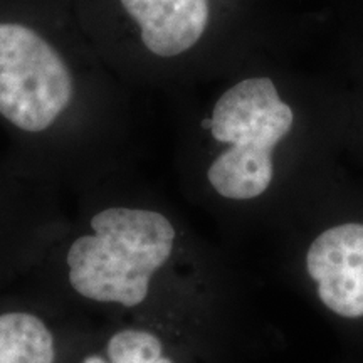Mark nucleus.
Returning <instances> with one entry per match:
<instances>
[{"instance_id": "2", "label": "nucleus", "mask_w": 363, "mask_h": 363, "mask_svg": "<svg viewBox=\"0 0 363 363\" xmlns=\"http://www.w3.org/2000/svg\"><path fill=\"white\" fill-rule=\"evenodd\" d=\"M301 123L298 104L278 79H234L182 150V194L229 238L272 233L340 167L305 138Z\"/></svg>"}, {"instance_id": "4", "label": "nucleus", "mask_w": 363, "mask_h": 363, "mask_svg": "<svg viewBox=\"0 0 363 363\" xmlns=\"http://www.w3.org/2000/svg\"><path fill=\"white\" fill-rule=\"evenodd\" d=\"M81 101L78 72L56 45L24 24L0 22V116L43 143L39 179L61 192L118 172L81 133Z\"/></svg>"}, {"instance_id": "3", "label": "nucleus", "mask_w": 363, "mask_h": 363, "mask_svg": "<svg viewBox=\"0 0 363 363\" xmlns=\"http://www.w3.org/2000/svg\"><path fill=\"white\" fill-rule=\"evenodd\" d=\"M276 269L363 363V169L340 165L272 233Z\"/></svg>"}, {"instance_id": "5", "label": "nucleus", "mask_w": 363, "mask_h": 363, "mask_svg": "<svg viewBox=\"0 0 363 363\" xmlns=\"http://www.w3.org/2000/svg\"><path fill=\"white\" fill-rule=\"evenodd\" d=\"M140 29L150 56L172 61L201 43L208 26V0H121Z\"/></svg>"}, {"instance_id": "1", "label": "nucleus", "mask_w": 363, "mask_h": 363, "mask_svg": "<svg viewBox=\"0 0 363 363\" xmlns=\"http://www.w3.org/2000/svg\"><path fill=\"white\" fill-rule=\"evenodd\" d=\"M30 272L40 296L98 320L152 325L211 363L266 338L238 261L130 169L76 192L66 230Z\"/></svg>"}]
</instances>
